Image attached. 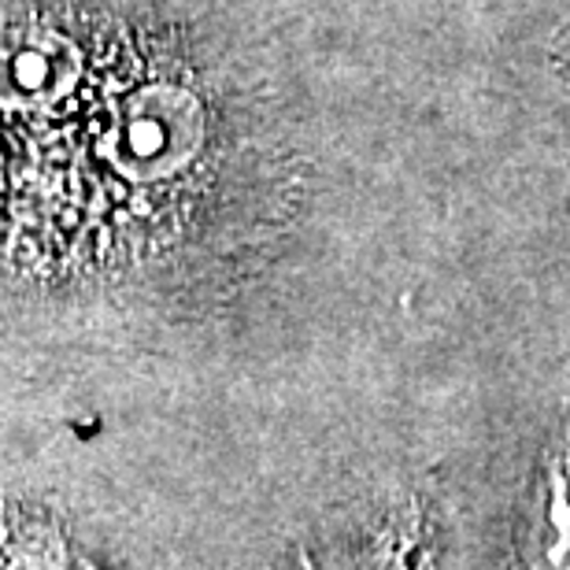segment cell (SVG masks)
<instances>
[{
  "mask_svg": "<svg viewBox=\"0 0 570 570\" xmlns=\"http://www.w3.org/2000/svg\"><path fill=\"white\" fill-rule=\"evenodd\" d=\"M433 563V504L423 497L385 500L356 541L307 570H430Z\"/></svg>",
  "mask_w": 570,
  "mask_h": 570,
  "instance_id": "obj_1",
  "label": "cell"
},
{
  "mask_svg": "<svg viewBox=\"0 0 570 570\" xmlns=\"http://www.w3.org/2000/svg\"><path fill=\"white\" fill-rule=\"evenodd\" d=\"M515 570H570V441H563L519 504Z\"/></svg>",
  "mask_w": 570,
  "mask_h": 570,
  "instance_id": "obj_2",
  "label": "cell"
},
{
  "mask_svg": "<svg viewBox=\"0 0 570 570\" xmlns=\"http://www.w3.org/2000/svg\"><path fill=\"white\" fill-rule=\"evenodd\" d=\"M67 549L63 533L33 519L0 515V570H89Z\"/></svg>",
  "mask_w": 570,
  "mask_h": 570,
  "instance_id": "obj_3",
  "label": "cell"
}]
</instances>
